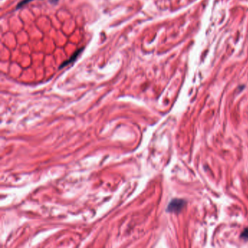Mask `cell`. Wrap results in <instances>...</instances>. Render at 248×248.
<instances>
[{
	"label": "cell",
	"instance_id": "3957f363",
	"mask_svg": "<svg viewBox=\"0 0 248 248\" xmlns=\"http://www.w3.org/2000/svg\"><path fill=\"white\" fill-rule=\"evenodd\" d=\"M241 238H242L244 240H248V228L244 229V232H242V234H241Z\"/></svg>",
	"mask_w": 248,
	"mask_h": 248
},
{
	"label": "cell",
	"instance_id": "277c9868",
	"mask_svg": "<svg viewBox=\"0 0 248 248\" xmlns=\"http://www.w3.org/2000/svg\"><path fill=\"white\" fill-rule=\"evenodd\" d=\"M31 1H32V0H22V1H21V2L17 5V9L21 8V7H24V5H25L26 4H27V3L30 2Z\"/></svg>",
	"mask_w": 248,
	"mask_h": 248
},
{
	"label": "cell",
	"instance_id": "6da1fadb",
	"mask_svg": "<svg viewBox=\"0 0 248 248\" xmlns=\"http://www.w3.org/2000/svg\"><path fill=\"white\" fill-rule=\"evenodd\" d=\"M186 205V201L183 199H173L168 204L167 208V211L170 213H180Z\"/></svg>",
	"mask_w": 248,
	"mask_h": 248
},
{
	"label": "cell",
	"instance_id": "7a4b0ae2",
	"mask_svg": "<svg viewBox=\"0 0 248 248\" xmlns=\"http://www.w3.org/2000/svg\"><path fill=\"white\" fill-rule=\"evenodd\" d=\"M82 50H83V47L82 48H80V49H79L78 50L76 51V52L74 53V55H73L72 56H71V58H69V59H68L67 60H66V61H64V62H63V63H61V65H60V66L59 69H62V68L65 67V66H67V65H69V63H72V62H74V61H75V60H77V58H78L79 55H80V53H81V52H82Z\"/></svg>",
	"mask_w": 248,
	"mask_h": 248
}]
</instances>
